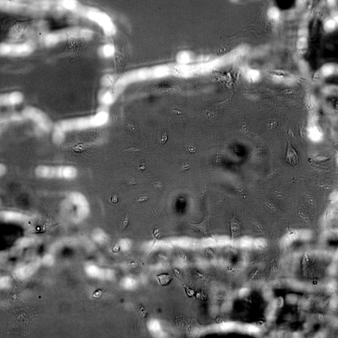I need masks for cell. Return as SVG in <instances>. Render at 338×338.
<instances>
[{"label":"cell","instance_id":"cell-1","mask_svg":"<svg viewBox=\"0 0 338 338\" xmlns=\"http://www.w3.org/2000/svg\"><path fill=\"white\" fill-rule=\"evenodd\" d=\"M109 115L106 110L98 111L91 115L62 120L56 123L54 127L66 133L102 127L108 122Z\"/></svg>","mask_w":338,"mask_h":338},{"label":"cell","instance_id":"cell-2","mask_svg":"<svg viewBox=\"0 0 338 338\" xmlns=\"http://www.w3.org/2000/svg\"><path fill=\"white\" fill-rule=\"evenodd\" d=\"M34 173L42 179L71 180L77 177L78 172L76 167L70 165H40L35 168Z\"/></svg>","mask_w":338,"mask_h":338},{"label":"cell","instance_id":"cell-3","mask_svg":"<svg viewBox=\"0 0 338 338\" xmlns=\"http://www.w3.org/2000/svg\"><path fill=\"white\" fill-rule=\"evenodd\" d=\"M79 14L97 24L104 34L111 36L116 33V27L110 17L105 13L96 8L78 5L76 8Z\"/></svg>","mask_w":338,"mask_h":338},{"label":"cell","instance_id":"cell-4","mask_svg":"<svg viewBox=\"0 0 338 338\" xmlns=\"http://www.w3.org/2000/svg\"><path fill=\"white\" fill-rule=\"evenodd\" d=\"M23 118L30 120L41 131L47 133L53 130L54 125L48 115L41 110L32 106H27L22 110Z\"/></svg>","mask_w":338,"mask_h":338},{"label":"cell","instance_id":"cell-5","mask_svg":"<svg viewBox=\"0 0 338 338\" xmlns=\"http://www.w3.org/2000/svg\"><path fill=\"white\" fill-rule=\"evenodd\" d=\"M36 19L20 21L12 18L3 19L2 22V30L4 35L11 39H18L24 35L28 26L36 22Z\"/></svg>","mask_w":338,"mask_h":338},{"label":"cell","instance_id":"cell-6","mask_svg":"<svg viewBox=\"0 0 338 338\" xmlns=\"http://www.w3.org/2000/svg\"><path fill=\"white\" fill-rule=\"evenodd\" d=\"M67 199L75 207V212L79 217L84 218L90 212V205L87 198L83 193L77 191L69 192Z\"/></svg>","mask_w":338,"mask_h":338},{"label":"cell","instance_id":"cell-7","mask_svg":"<svg viewBox=\"0 0 338 338\" xmlns=\"http://www.w3.org/2000/svg\"><path fill=\"white\" fill-rule=\"evenodd\" d=\"M24 98L23 94L18 91L1 94L0 96V105L5 107L19 105L23 101Z\"/></svg>","mask_w":338,"mask_h":338},{"label":"cell","instance_id":"cell-8","mask_svg":"<svg viewBox=\"0 0 338 338\" xmlns=\"http://www.w3.org/2000/svg\"><path fill=\"white\" fill-rule=\"evenodd\" d=\"M0 215L1 220L6 223L24 222L28 218V216L25 213L10 210L1 211Z\"/></svg>","mask_w":338,"mask_h":338},{"label":"cell","instance_id":"cell-9","mask_svg":"<svg viewBox=\"0 0 338 338\" xmlns=\"http://www.w3.org/2000/svg\"><path fill=\"white\" fill-rule=\"evenodd\" d=\"M212 216L205 215L203 220L197 223H189L191 228L195 231L206 238H212L209 226V221Z\"/></svg>","mask_w":338,"mask_h":338},{"label":"cell","instance_id":"cell-10","mask_svg":"<svg viewBox=\"0 0 338 338\" xmlns=\"http://www.w3.org/2000/svg\"><path fill=\"white\" fill-rule=\"evenodd\" d=\"M38 260H34L28 264L18 267L16 270L15 274L19 279H24L31 275L35 271L39 264Z\"/></svg>","mask_w":338,"mask_h":338},{"label":"cell","instance_id":"cell-11","mask_svg":"<svg viewBox=\"0 0 338 338\" xmlns=\"http://www.w3.org/2000/svg\"><path fill=\"white\" fill-rule=\"evenodd\" d=\"M97 98L101 105L107 106L113 104L117 97L111 89H102L99 92Z\"/></svg>","mask_w":338,"mask_h":338},{"label":"cell","instance_id":"cell-12","mask_svg":"<svg viewBox=\"0 0 338 338\" xmlns=\"http://www.w3.org/2000/svg\"><path fill=\"white\" fill-rule=\"evenodd\" d=\"M228 220L230 224L231 238L233 240L238 237L241 234L242 222L235 218L234 210L232 217Z\"/></svg>","mask_w":338,"mask_h":338},{"label":"cell","instance_id":"cell-13","mask_svg":"<svg viewBox=\"0 0 338 338\" xmlns=\"http://www.w3.org/2000/svg\"><path fill=\"white\" fill-rule=\"evenodd\" d=\"M115 52V46L111 44H106L100 46L97 50L99 55L103 58H108L114 55Z\"/></svg>","mask_w":338,"mask_h":338},{"label":"cell","instance_id":"cell-14","mask_svg":"<svg viewBox=\"0 0 338 338\" xmlns=\"http://www.w3.org/2000/svg\"><path fill=\"white\" fill-rule=\"evenodd\" d=\"M307 30L304 28L300 29L299 31L298 37L296 42L297 49H306L308 46Z\"/></svg>","mask_w":338,"mask_h":338},{"label":"cell","instance_id":"cell-15","mask_svg":"<svg viewBox=\"0 0 338 338\" xmlns=\"http://www.w3.org/2000/svg\"><path fill=\"white\" fill-rule=\"evenodd\" d=\"M285 161L292 165H295L298 162L297 155L290 144L288 142L285 156Z\"/></svg>","mask_w":338,"mask_h":338},{"label":"cell","instance_id":"cell-16","mask_svg":"<svg viewBox=\"0 0 338 338\" xmlns=\"http://www.w3.org/2000/svg\"><path fill=\"white\" fill-rule=\"evenodd\" d=\"M51 135L52 141L56 145H60L64 141L66 133L61 130L53 127Z\"/></svg>","mask_w":338,"mask_h":338},{"label":"cell","instance_id":"cell-17","mask_svg":"<svg viewBox=\"0 0 338 338\" xmlns=\"http://www.w3.org/2000/svg\"><path fill=\"white\" fill-rule=\"evenodd\" d=\"M117 78L115 75L106 74L103 75L100 79V84L102 87L107 88L113 86Z\"/></svg>","mask_w":338,"mask_h":338},{"label":"cell","instance_id":"cell-18","mask_svg":"<svg viewBox=\"0 0 338 338\" xmlns=\"http://www.w3.org/2000/svg\"><path fill=\"white\" fill-rule=\"evenodd\" d=\"M337 27V21L332 18L327 19L324 22L323 28L326 33H330L334 32Z\"/></svg>","mask_w":338,"mask_h":338},{"label":"cell","instance_id":"cell-19","mask_svg":"<svg viewBox=\"0 0 338 338\" xmlns=\"http://www.w3.org/2000/svg\"><path fill=\"white\" fill-rule=\"evenodd\" d=\"M34 241L31 238L23 237L18 239L16 242L15 246L22 249L23 248L28 247L32 245Z\"/></svg>","mask_w":338,"mask_h":338},{"label":"cell","instance_id":"cell-20","mask_svg":"<svg viewBox=\"0 0 338 338\" xmlns=\"http://www.w3.org/2000/svg\"><path fill=\"white\" fill-rule=\"evenodd\" d=\"M156 277L162 286L169 284L173 279L172 276L168 274L163 273L156 275Z\"/></svg>","mask_w":338,"mask_h":338},{"label":"cell","instance_id":"cell-21","mask_svg":"<svg viewBox=\"0 0 338 338\" xmlns=\"http://www.w3.org/2000/svg\"><path fill=\"white\" fill-rule=\"evenodd\" d=\"M10 284V279L8 277L3 276L0 279V287L2 288L8 287Z\"/></svg>","mask_w":338,"mask_h":338},{"label":"cell","instance_id":"cell-22","mask_svg":"<svg viewBox=\"0 0 338 338\" xmlns=\"http://www.w3.org/2000/svg\"><path fill=\"white\" fill-rule=\"evenodd\" d=\"M7 171L6 166L3 163L0 164V175L2 177L5 174Z\"/></svg>","mask_w":338,"mask_h":338},{"label":"cell","instance_id":"cell-23","mask_svg":"<svg viewBox=\"0 0 338 338\" xmlns=\"http://www.w3.org/2000/svg\"><path fill=\"white\" fill-rule=\"evenodd\" d=\"M185 290L187 295L189 296H192L195 293L193 289L189 287H186Z\"/></svg>","mask_w":338,"mask_h":338},{"label":"cell","instance_id":"cell-24","mask_svg":"<svg viewBox=\"0 0 338 338\" xmlns=\"http://www.w3.org/2000/svg\"><path fill=\"white\" fill-rule=\"evenodd\" d=\"M149 197L146 196H143L140 197L138 199L136 200L138 202H143L146 201L149 199Z\"/></svg>","mask_w":338,"mask_h":338},{"label":"cell","instance_id":"cell-25","mask_svg":"<svg viewBox=\"0 0 338 338\" xmlns=\"http://www.w3.org/2000/svg\"><path fill=\"white\" fill-rule=\"evenodd\" d=\"M196 297L199 299H204L205 298L203 293L201 292H198L196 293Z\"/></svg>","mask_w":338,"mask_h":338},{"label":"cell","instance_id":"cell-26","mask_svg":"<svg viewBox=\"0 0 338 338\" xmlns=\"http://www.w3.org/2000/svg\"><path fill=\"white\" fill-rule=\"evenodd\" d=\"M153 233L154 237L155 238H158L160 234L159 232V230L157 228H155L153 231Z\"/></svg>","mask_w":338,"mask_h":338},{"label":"cell","instance_id":"cell-27","mask_svg":"<svg viewBox=\"0 0 338 338\" xmlns=\"http://www.w3.org/2000/svg\"><path fill=\"white\" fill-rule=\"evenodd\" d=\"M154 185L156 188L159 190H160L162 187V186L159 182H154Z\"/></svg>","mask_w":338,"mask_h":338},{"label":"cell","instance_id":"cell-28","mask_svg":"<svg viewBox=\"0 0 338 338\" xmlns=\"http://www.w3.org/2000/svg\"><path fill=\"white\" fill-rule=\"evenodd\" d=\"M129 222V220L127 218H125L124 221V225L125 227H126L128 225Z\"/></svg>","mask_w":338,"mask_h":338},{"label":"cell","instance_id":"cell-29","mask_svg":"<svg viewBox=\"0 0 338 338\" xmlns=\"http://www.w3.org/2000/svg\"><path fill=\"white\" fill-rule=\"evenodd\" d=\"M328 1L329 3L330 4V5H333L334 4H335V1H334L330 0V1Z\"/></svg>","mask_w":338,"mask_h":338},{"label":"cell","instance_id":"cell-30","mask_svg":"<svg viewBox=\"0 0 338 338\" xmlns=\"http://www.w3.org/2000/svg\"><path fill=\"white\" fill-rule=\"evenodd\" d=\"M130 184L132 185H135L137 184L136 182L135 181H132L130 182Z\"/></svg>","mask_w":338,"mask_h":338}]
</instances>
